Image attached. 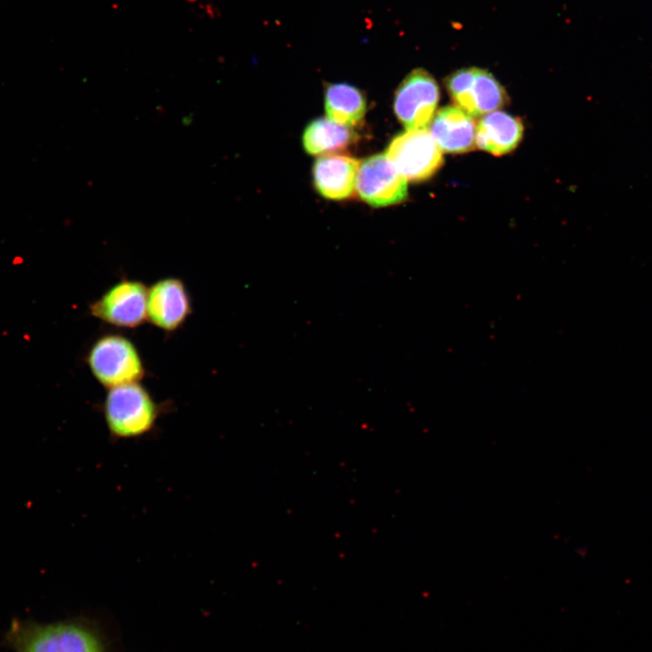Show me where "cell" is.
Wrapping results in <instances>:
<instances>
[{"label":"cell","instance_id":"obj_12","mask_svg":"<svg viewBox=\"0 0 652 652\" xmlns=\"http://www.w3.org/2000/svg\"><path fill=\"white\" fill-rule=\"evenodd\" d=\"M523 126L519 118L503 111L484 115L476 125L475 144L494 156L513 150L520 143Z\"/></svg>","mask_w":652,"mask_h":652},{"label":"cell","instance_id":"obj_8","mask_svg":"<svg viewBox=\"0 0 652 652\" xmlns=\"http://www.w3.org/2000/svg\"><path fill=\"white\" fill-rule=\"evenodd\" d=\"M355 189L358 196L374 207L403 202L408 196V180L384 154H376L360 162Z\"/></svg>","mask_w":652,"mask_h":652},{"label":"cell","instance_id":"obj_13","mask_svg":"<svg viewBox=\"0 0 652 652\" xmlns=\"http://www.w3.org/2000/svg\"><path fill=\"white\" fill-rule=\"evenodd\" d=\"M359 139L351 127L336 123L329 118H317L305 127L302 145L311 155H326L344 149Z\"/></svg>","mask_w":652,"mask_h":652},{"label":"cell","instance_id":"obj_7","mask_svg":"<svg viewBox=\"0 0 652 652\" xmlns=\"http://www.w3.org/2000/svg\"><path fill=\"white\" fill-rule=\"evenodd\" d=\"M439 101V88L434 77L422 68L414 69L398 85L394 112L408 129H425L433 120Z\"/></svg>","mask_w":652,"mask_h":652},{"label":"cell","instance_id":"obj_14","mask_svg":"<svg viewBox=\"0 0 652 652\" xmlns=\"http://www.w3.org/2000/svg\"><path fill=\"white\" fill-rule=\"evenodd\" d=\"M324 106L327 118L352 128L364 118L367 101L357 87L344 82L332 83L325 90Z\"/></svg>","mask_w":652,"mask_h":652},{"label":"cell","instance_id":"obj_5","mask_svg":"<svg viewBox=\"0 0 652 652\" xmlns=\"http://www.w3.org/2000/svg\"><path fill=\"white\" fill-rule=\"evenodd\" d=\"M446 86L457 107L473 117L493 112L507 101L503 87L482 68L459 69L446 79Z\"/></svg>","mask_w":652,"mask_h":652},{"label":"cell","instance_id":"obj_10","mask_svg":"<svg viewBox=\"0 0 652 652\" xmlns=\"http://www.w3.org/2000/svg\"><path fill=\"white\" fill-rule=\"evenodd\" d=\"M360 160L341 154H326L313 163V185L321 196L332 200L354 194Z\"/></svg>","mask_w":652,"mask_h":652},{"label":"cell","instance_id":"obj_2","mask_svg":"<svg viewBox=\"0 0 652 652\" xmlns=\"http://www.w3.org/2000/svg\"><path fill=\"white\" fill-rule=\"evenodd\" d=\"M85 362L96 381L106 389L140 382L146 374L138 347L120 333L98 337L88 349Z\"/></svg>","mask_w":652,"mask_h":652},{"label":"cell","instance_id":"obj_11","mask_svg":"<svg viewBox=\"0 0 652 652\" xmlns=\"http://www.w3.org/2000/svg\"><path fill=\"white\" fill-rule=\"evenodd\" d=\"M475 129L468 113L457 106H446L433 118L429 132L442 151L465 153L476 145Z\"/></svg>","mask_w":652,"mask_h":652},{"label":"cell","instance_id":"obj_9","mask_svg":"<svg viewBox=\"0 0 652 652\" xmlns=\"http://www.w3.org/2000/svg\"><path fill=\"white\" fill-rule=\"evenodd\" d=\"M192 311V299L181 278L167 276L148 286L147 320L160 331L167 333L178 331Z\"/></svg>","mask_w":652,"mask_h":652},{"label":"cell","instance_id":"obj_6","mask_svg":"<svg viewBox=\"0 0 652 652\" xmlns=\"http://www.w3.org/2000/svg\"><path fill=\"white\" fill-rule=\"evenodd\" d=\"M385 155L410 181L428 179L443 164L442 150L430 132L425 129L398 134L388 144Z\"/></svg>","mask_w":652,"mask_h":652},{"label":"cell","instance_id":"obj_1","mask_svg":"<svg viewBox=\"0 0 652 652\" xmlns=\"http://www.w3.org/2000/svg\"><path fill=\"white\" fill-rule=\"evenodd\" d=\"M162 407L140 382L107 389L102 417L109 435L115 440L145 436L156 427Z\"/></svg>","mask_w":652,"mask_h":652},{"label":"cell","instance_id":"obj_3","mask_svg":"<svg viewBox=\"0 0 652 652\" xmlns=\"http://www.w3.org/2000/svg\"><path fill=\"white\" fill-rule=\"evenodd\" d=\"M7 640L16 652H102L91 630L71 622L42 625L14 621Z\"/></svg>","mask_w":652,"mask_h":652},{"label":"cell","instance_id":"obj_4","mask_svg":"<svg viewBox=\"0 0 652 652\" xmlns=\"http://www.w3.org/2000/svg\"><path fill=\"white\" fill-rule=\"evenodd\" d=\"M148 286L141 281L121 278L89 305L95 319L120 329H136L147 321Z\"/></svg>","mask_w":652,"mask_h":652}]
</instances>
